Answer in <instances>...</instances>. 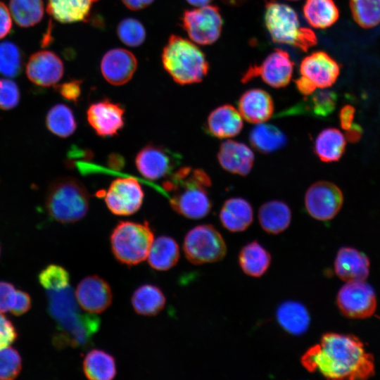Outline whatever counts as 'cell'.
Wrapping results in <instances>:
<instances>
[{"label": "cell", "instance_id": "obj_1", "mask_svg": "<svg viewBox=\"0 0 380 380\" xmlns=\"http://www.w3.org/2000/svg\"><path fill=\"white\" fill-rule=\"evenodd\" d=\"M300 362L308 372H318L329 379H367L375 373L372 354L365 350L358 338L349 334H324Z\"/></svg>", "mask_w": 380, "mask_h": 380}, {"label": "cell", "instance_id": "obj_2", "mask_svg": "<svg viewBox=\"0 0 380 380\" xmlns=\"http://www.w3.org/2000/svg\"><path fill=\"white\" fill-rule=\"evenodd\" d=\"M211 183L205 171L186 166L172 172L164 182L163 188L170 194V204L176 213L198 220L211 210L212 201L207 191Z\"/></svg>", "mask_w": 380, "mask_h": 380}, {"label": "cell", "instance_id": "obj_3", "mask_svg": "<svg viewBox=\"0 0 380 380\" xmlns=\"http://www.w3.org/2000/svg\"><path fill=\"white\" fill-rule=\"evenodd\" d=\"M164 68L177 83L184 85L201 82L209 64L204 53L193 42L172 34L162 53Z\"/></svg>", "mask_w": 380, "mask_h": 380}, {"label": "cell", "instance_id": "obj_4", "mask_svg": "<svg viewBox=\"0 0 380 380\" xmlns=\"http://www.w3.org/2000/svg\"><path fill=\"white\" fill-rule=\"evenodd\" d=\"M45 203L53 220L63 224L74 223L87 213L89 195L79 179L62 177L54 179L49 186Z\"/></svg>", "mask_w": 380, "mask_h": 380}, {"label": "cell", "instance_id": "obj_5", "mask_svg": "<svg viewBox=\"0 0 380 380\" xmlns=\"http://www.w3.org/2000/svg\"><path fill=\"white\" fill-rule=\"evenodd\" d=\"M264 21L272 40L307 51L317 42L315 32L301 27L295 10L290 6L270 1L265 4Z\"/></svg>", "mask_w": 380, "mask_h": 380}, {"label": "cell", "instance_id": "obj_6", "mask_svg": "<svg viewBox=\"0 0 380 380\" xmlns=\"http://www.w3.org/2000/svg\"><path fill=\"white\" fill-rule=\"evenodd\" d=\"M153 240V233L147 222L120 221L110 236L113 255L128 266L136 265L147 258Z\"/></svg>", "mask_w": 380, "mask_h": 380}, {"label": "cell", "instance_id": "obj_7", "mask_svg": "<svg viewBox=\"0 0 380 380\" xmlns=\"http://www.w3.org/2000/svg\"><path fill=\"white\" fill-rule=\"evenodd\" d=\"M183 250L187 260L195 265L221 260L227 246L220 233L210 224H201L191 229L184 237Z\"/></svg>", "mask_w": 380, "mask_h": 380}, {"label": "cell", "instance_id": "obj_8", "mask_svg": "<svg viewBox=\"0 0 380 380\" xmlns=\"http://www.w3.org/2000/svg\"><path fill=\"white\" fill-rule=\"evenodd\" d=\"M181 21L189 38L201 45L215 42L220 37L223 25L219 8L210 5L184 11Z\"/></svg>", "mask_w": 380, "mask_h": 380}, {"label": "cell", "instance_id": "obj_9", "mask_svg": "<svg viewBox=\"0 0 380 380\" xmlns=\"http://www.w3.org/2000/svg\"><path fill=\"white\" fill-rule=\"evenodd\" d=\"M294 63L289 53L280 49H274L259 65H252L243 74L241 82L246 83L260 77L273 88L286 87L291 81Z\"/></svg>", "mask_w": 380, "mask_h": 380}, {"label": "cell", "instance_id": "obj_10", "mask_svg": "<svg viewBox=\"0 0 380 380\" xmlns=\"http://www.w3.org/2000/svg\"><path fill=\"white\" fill-rule=\"evenodd\" d=\"M376 297L373 288L365 281L346 282L336 297L338 309L352 319L372 316L376 308Z\"/></svg>", "mask_w": 380, "mask_h": 380}, {"label": "cell", "instance_id": "obj_11", "mask_svg": "<svg viewBox=\"0 0 380 380\" xmlns=\"http://www.w3.org/2000/svg\"><path fill=\"white\" fill-rule=\"evenodd\" d=\"M343 196L334 183L319 181L312 184L305 196L307 212L313 218L327 221L334 218L341 210Z\"/></svg>", "mask_w": 380, "mask_h": 380}, {"label": "cell", "instance_id": "obj_12", "mask_svg": "<svg viewBox=\"0 0 380 380\" xmlns=\"http://www.w3.org/2000/svg\"><path fill=\"white\" fill-rule=\"evenodd\" d=\"M179 162V154L155 144L144 146L135 158V165L139 173L151 180L168 177Z\"/></svg>", "mask_w": 380, "mask_h": 380}, {"label": "cell", "instance_id": "obj_13", "mask_svg": "<svg viewBox=\"0 0 380 380\" xmlns=\"http://www.w3.org/2000/svg\"><path fill=\"white\" fill-rule=\"evenodd\" d=\"M144 191L134 178H117L104 194L108 210L114 215L127 216L137 212L143 203Z\"/></svg>", "mask_w": 380, "mask_h": 380}, {"label": "cell", "instance_id": "obj_14", "mask_svg": "<svg viewBox=\"0 0 380 380\" xmlns=\"http://www.w3.org/2000/svg\"><path fill=\"white\" fill-rule=\"evenodd\" d=\"M89 125L101 137H113L125 125V108L109 99L91 103L87 110Z\"/></svg>", "mask_w": 380, "mask_h": 380}, {"label": "cell", "instance_id": "obj_15", "mask_svg": "<svg viewBox=\"0 0 380 380\" xmlns=\"http://www.w3.org/2000/svg\"><path fill=\"white\" fill-rule=\"evenodd\" d=\"M75 296L78 305L89 314H99L111 304L112 290L108 283L97 275L88 276L77 284Z\"/></svg>", "mask_w": 380, "mask_h": 380}, {"label": "cell", "instance_id": "obj_16", "mask_svg": "<svg viewBox=\"0 0 380 380\" xmlns=\"http://www.w3.org/2000/svg\"><path fill=\"white\" fill-rule=\"evenodd\" d=\"M340 70L339 64L323 51H315L305 57L300 65V76L320 89L332 86Z\"/></svg>", "mask_w": 380, "mask_h": 380}, {"label": "cell", "instance_id": "obj_17", "mask_svg": "<svg viewBox=\"0 0 380 380\" xmlns=\"http://www.w3.org/2000/svg\"><path fill=\"white\" fill-rule=\"evenodd\" d=\"M63 72L61 59L50 51H40L33 53L26 65L28 79L40 87L56 84L63 77Z\"/></svg>", "mask_w": 380, "mask_h": 380}, {"label": "cell", "instance_id": "obj_18", "mask_svg": "<svg viewBox=\"0 0 380 380\" xmlns=\"http://www.w3.org/2000/svg\"><path fill=\"white\" fill-rule=\"evenodd\" d=\"M137 67V61L129 51L116 48L107 51L101 62V70L106 80L120 86L129 82Z\"/></svg>", "mask_w": 380, "mask_h": 380}, {"label": "cell", "instance_id": "obj_19", "mask_svg": "<svg viewBox=\"0 0 380 380\" xmlns=\"http://www.w3.org/2000/svg\"><path fill=\"white\" fill-rule=\"evenodd\" d=\"M48 309L58 325L59 331H65L75 327L82 315L79 312L75 296L70 288L61 291H47Z\"/></svg>", "mask_w": 380, "mask_h": 380}, {"label": "cell", "instance_id": "obj_20", "mask_svg": "<svg viewBox=\"0 0 380 380\" xmlns=\"http://www.w3.org/2000/svg\"><path fill=\"white\" fill-rule=\"evenodd\" d=\"M254 154L245 144L234 140L223 141L219 148L217 160L221 167L226 171L246 176L254 163Z\"/></svg>", "mask_w": 380, "mask_h": 380}, {"label": "cell", "instance_id": "obj_21", "mask_svg": "<svg viewBox=\"0 0 380 380\" xmlns=\"http://www.w3.org/2000/svg\"><path fill=\"white\" fill-rule=\"evenodd\" d=\"M367 256L351 247H342L334 260V271L337 277L346 282L365 281L369 274Z\"/></svg>", "mask_w": 380, "mask_h": 380}, {"label": "cell", "instance_id": "obj_22", "mask_svg": "<svg viewBox=\"0 0 380 380\" xmlns=\"http://www.w3.org/2000/svg\"><path fill=\"white\" fill-rule=\"evenodd\" d=\"M238 108L245 120L259 124L271 118L274 112V102L267 91L257 88L251 89L239 97Z\"/></svg>", "mask_w": 380, "mask_h": 380}, {"label": "cell", "instance_id": "obj_23", "mask_svg": "<svg viewBox=\"0 0 380 380\" xmlns=\"http://www.w3.org/2000/svg\"><path fill=\"white\" fill-rule=\"evenodd\" d=\"M242 128L241 114L229 104L215 108L209 114L205 125L206 132L220 139L235 137L240 133Z\"/></svg>", "mask_w": 380, "mask_h": 380}, {"label": "cell", "instance_id": "obj_24", "mask_svg": "<svg viewBox=\"0 0 380 380\" xmlns=\"http://www.w3.org/2000/svg\"><path fill=\"white\" fill-rule=\"evenodd\" d=\"M337 94L329 89H322L305 96L299 103L281 112L279 116L308 115L315 118H326L334 110Z\"/></svg>", "mask_w": 380, "mask_h": 380}, {"label": "cell", "instance_id": "obj_25", "mask_svg": "<svg viewBox=\"0 0 380 380\" xmlns=\"http://www.w3.org/2000/svg\"><path fill=\"white\" fill-rule=\"evenodd\" d=\"M253 213L251 204L246 199L239 197L227 199L220 213V220L222 226L232 232L246 229L253 222Z\"/></svg>", "mask_w": 380, "mask_h": 380}, {"label": "cell", "instance_id": "obj_26", "mask_svg": "<svg viewBox=\"0 0 380 380\" xmlns=\"http://www.w3.org/2000/svg\"><path fill=\"white\" fill-rule=\"evenodd\" d=\"M99 0H48L46 10L63 23L87 21L94 4Z\"/></svg>", "mask_w": 380, "mask_h": 380}, {"label": "cell", "instance_id": "obj_27", "mask_svg": "<svg viewBox=\"0 0 380 380\" xmlns=\"http://www.w3.org/2000/svg\"><path fill=\"white\" fill-rule=\"evenodd\" d=\"M276 315L279 325L290 334L302 335L309 328V312L305 306L299 302L289 300L282 303L278 307Z\"/></svg>", "mask_w": 380, "mask_h": 380}, {"label": "cell", "instance_id": "obj_28", "mask_svg": "<svg viewBox=\"0 0 380 380\" xmlns=\"http://www.w3.org/2000/svg\"><path fill=\"white\" fill-rule=\"evenodd\" d=\"M291 220V209L281 201L265 202L258 210L259 223L268 234H277L282 232L288 228Z\"/></svg>", "mask_w": 380, "mask_h": 380}, {"label": "cell", "instance_id": "obj_29", "mask_svg": "<svg viewBox=\"0 0 380 380\" xmlns=\"http://www.w3.org/2000/svg\"><path fill=\"white\" fill-rule=\"evenodd\" d=\"M251 145L264 154L273 153L284 148L287 144L286 134L271 124L259 123L249 133Z\"/></svg>", "mask_w": 380, "mask_h": 380}, {"label": "cell", "instance_id": "obj_30", "mask_svg": "<svg viewBox=\"0 0 380 380\" xmlns=\"http://www.w3.org/2000/svg\"><path fill=\"white\" fill-rule=\"evenodd\" d=\"M147 258L149 265L153 269L158 271L168 270L179 260V246L172 238L160 236L153 240Z\"/></svg>", "mask_w": 380, "mask_h": 380}, {"label": "cell", "instance_id": "obj_31", "mask_svg": "<svg viewBox=\"0 0 380 380\" xmlns=\"http://www.w3.org/2000/svg\"><path fill=\"white\" fill-rule=\"evenodd\" d=\"M303 12L308 23L317 29L329 27L339 18V10L334 0H306Z\"/></svg>", "mask_w": 380, "mask_h": 380}, {"label": "cell", "instance_id": "obj_32", "mask_svg": "<svg viewBox=\"0 0 380 380\" xmlns=\"http://www.w3.org/2000/svg\"><path fill=\"white\" fill-rule=\"evenodd\" d=\"M82 370L89 380H111L116 375L114 357L108 353L98 349L89 351L82 362Z\"/></svg>", "mask_w": 380, "mask_h": 380}, {"label": "cell", "instance_id": "obj_33", "mask_svg": "<svg viewBox=\"0 0 380 380\" xmlns=\"http://www.w3.org/2000/svg\"><path fill=\"white\" fill-rule=\"evenodd\" d=\"M239 262L245 274L260 277L269 268L271 255L258 242L252 241L241 248L239 255Z\"/></svg>", "mask_w": 380, "mask_h": 380}, {"label": "cell", "instance_id": "obj_34", "mask_svg": "<svg viewBox=\"0 0 380 380\" xmlns=\"http://www.w3.org/2000/svg\"><path fill=\"white\" fill-rule=\"evenodd\" d=\"M346 139L336 128L323 129L316 137L315 153L323 162L338 161L345 152Z\"/></svg>", "mask_w": 380, "mask_h": 380}, {"label": "cell", "instance_id": "obj_35", "mask_svg": "<svg viewBox=\"0 0 380 380\" xmlns=\"http://www.w3.org/2000/svg\"><path fill=\"white\" fill-rule=\"evenodd\" d=\"M131 302L137 314L153 316L163 310L166 299L164 293L158 286L144 284L134 291Z\"/></svg>", "mask_w": 380, "mask_h": 380}, {"label": "cell", "instance_id": "obj_36", "mask_svg": "<svg viewBox=\"0 0 380 380\" xmlns=\"http://www.w3.org/2000/svg\"><path fill=\"white\" fill-rule=\"evenodd\" d=\"M46 125L53 134L61 138H67L75 132L77 122L71 108L65 104L58 103L48 111Z\"/></svg>", "mask_w": 380, "mask_h": 380}, {"label": "cell", "instance_id": "obj_37", "mask_svg": "<svg viewBox=\"0 0 380 380\" xmlns=\"http://www.w3.org/2000/svg\"><path fill=\"white\" fill-rule=\"evenodd\" d=\"M9 11L15 23L23 27L38 23L44 15L42 0H10Z\"/></svg>", "mask_w": 380, "mask_h": 380}, {"label": "cell", "instance_id": "obj_38", "mask_svg": "<svg viewBox=\"0 0 380 380\" xmlns=\"http://www.w3.org/2000/svg\"><path fill=\"white\" fill-rule=\"evenodd\" d=\"M349 6L355 22L368 29L380 23V0H349Z\"/></svg>", "mask_w": 380, "mask_h": 380}, {"label": "cell", "instance_id": "obj_39", "mask_svg": "<svg viewBox=\"0 0 380 380\" xmlns=\"http://www.w3.org/2000/svg\"><path fill=\"white\" fill-rule=\"evenodd\" d=\"M23 68V55L20 49L13 42L0 43V74L14 77Z\"/></svg>", "mask_w": 380, "mask_h": 380}, {"label": "cell", "instance_id": "obj_40", "mask_svg": "<svg viewBox=\"0 0 380 380\" xmlns=\"http://www.w3.org/2000/svg\"><path fill=\"white\" fill-rule=\"evenodd\" d=\"M39 284L46 291H61L69 286L70 275L62 266L50 265L42 270L39 274Z\"/></svg>", "mask_w": 380, "mask_h": 380}, {"label": "cell", "instance_id": "obj_41", "mask_svg": "<svg viewBox=\"0 0 380 380\" xmlns=\"http://www.w3.org/2000/svg\"><path fill=\"white\" fill-rule=\"evenodd\" d=\"M117 32L120 39L129 46L141 45L146 38V30L143 25L137 19H123L118 25Z\"/></svg>", "mask_w": 380, "mask_h": 380}, {"label": "cell", "instance_id": "obj_42", "mask_svg": "<svg viewBox=\"0 0 380 380\" xmlns=\"http://www.w3.org/2000/svg\"><path fill=\"white\" fill-rule=\"evenodd\" d=\"M21 369L22 359L18 350L9 346L0 350V379H13Z\"/></svg>", "mask_w": 380, "mask_h": 380}, {"label": "cell", "instance_id": "obj_43", "mask_svg": "<svg viewBox=\"0 0 380 380\" xmlns=\"http://www.w3.org/2000/svg\"><path fill=\"white\" fill-rule=\"evenodd\" d=\"M20 91L11 80L0 78V109L11 110L18 104Z\"/></svg>", "mask_w": 380, "mask_h": 380}, {"label": "cell", "instance_id": "obj_44", "mask_svg": "<svg viewBox=\"0 0 380 380\" xmlns=\"http://www.w3.org/2000/svg\"><path fill=\"white\" fill-rule=\"evenodd\" d=\"M18 333L12 322L0 312V350L8 347L17 338Z\"/></svg>", "mask_w": 380, "mask_h": 380}, {"label": "cell", "instance_id": "obj_45", "mask_svg": "<svg viewBox=\"0 0 380 380\" xmlns=\"http://www.w3.org/2000/svg\"><path fill=\"white\" fill-rule=\"evenodd\" d=\"M81 83L80 80H71L56 86L55 89L66 100L76 102L81 95Z\"/></svg>", "mask_w": 380, "mask_h": 380}, {"label": "cell", "instance_id": "obj_46", "mask_svg": "<svg viewBox=\"0 0 380 380\" xmlns=\"http://www.w3.org/2000/svg\"><path fill=\"white\" fill-rule=\"evenodd\" d=\"M32 306L30 295L19 289H16L14 300L9 312L15 316L26 313Z\"/></svg>", "mask_w": 380, "mask_h": 380}, {"label": "cell", "instance_id": "obj_47", "mask_svg": "<svg viewBox=\"0 0 380 380\" xmlns=\"http://www.w3.org/2000/svg\"><path fill=\"white\" fill-rule=\"evenodd\" d=\"M16 289L7 281H0V312L10 311L13 305Z\"/></svg>", "mask_w": 380, "mask_h": 380}, {"label": "cell", "instance_id": "obj_48", "mask_svg": "<svg viewBox=\"0 0 380 380\" xmlns=\"http://www.w3.org/2000/svg\"><path fill=\"white\" fill-rule=\"evenodd\" d=\"M12 27L10 11L6 6L0 1V39L7 35Z\"/></svg>", "mask_w": 380, "mask_h": 380}, {"label": "cell", "instance_id": "obj_49", "mask_svg": "<svg viewBox=\"0 0 380 380\" xmlns=\"http://www.w3.org/2000/svg\"><path fill=\"white\" fill-rule=\"evenodd\" d=\"M355 117V108L350 105L343 106L339 112V120L341 127L348 129L351 125Z\"/></svg>", "mask_w": 380, "mask_h": 380}, {"label": "cell", "instance_id": "obj_50", "mask_svg": "<svg viewBox=\"0 0 380 380\" xmlns=\"http://www.w3.org/2000/svg\"><path fill=\"white\" fill-rule=\"evenodd\" d=\"M295 84L298 91L304 96L312 94L316 89L313 84L302 76L295 80Z\"/></svg>", "mask_w": 380, "mask_h": 380}, {"label": "cell", "instance_id": "obj_51", "mask_svg": "<svg viewBox=\"0 0 380 380\" xmlns=\"http://www.w3.org/2000/svg\"><path fill=\"white\" fill-rule=\"evenodd\" d=\"M363 134L362 128L356 123H353L351 126L346 129V138L350 143L358 142Z\"/></svg>", "mask_w": 380, "mask_h": 380}, {"label": "cell", "instance_id": "obj_52", "mask_svg": "<svg viewBox=\"0 0 380 380\" xmlns=\"http://www.w3.org/2000/svg\"><path fill=\"white\" fill-rule=\"evenodd\" d=\"M124 5L130 10L138 11L143 9L150 4L154 0H121Z\"/></svg>", "mask_w": 380, "mask_h": 380}, {"label": "cell", "instance_id": "obj_53", "mask_svg": "<svg viewBox=\"0 0 380 380\" xmlns=\"http://www.w3.org/2000/svg\"><path fill=\"white\" fill-rule=\"evenodd\" d=\"M213 0H186V1L194 6H204L208 5Z\"/></svg>", "mask_w": 380, "mask_h": 380}, {"label": "cell", "instance_id": "obj_54", "mask_svg": "<svg viewBox=\"0 0 380 380\" xmlns=\"http://www.w3.org/2000/svg\"><path fill=\"white\" fill-rule=\"evenodd\" d=\"M225 4L231 6H239L244 3H246L248 0H222Z\"/></svg>", "mask_w": 380, "mask_h": 380}, {"label": "cell", "instance_id": "obj_55", "mask_svg": "<svg viewBox=\"0 0 380 380\" xmlns=\"http://www.w3.org/2000/svg\"><path fill=\"white\" fill-rule=\"evenodd\" d=\"M289 1H298V0H289Z\"/></svg>", "mask_w": 380, "mask_h": 380}, {"label": "cell", "instance_id": "obj_56", "mask_svg": "<svg viewBox=\"0 0 380 380\" xmlns=\"http://www.w3.org/2000/svg\"><path fill=\"white\" fill-rule=\"evenodd\" d=\"M0 255H1V247H0Z\"/></svg>", "mask_w": 380, "mask_h": 380}]
</instances>
